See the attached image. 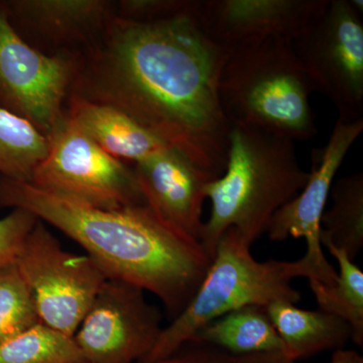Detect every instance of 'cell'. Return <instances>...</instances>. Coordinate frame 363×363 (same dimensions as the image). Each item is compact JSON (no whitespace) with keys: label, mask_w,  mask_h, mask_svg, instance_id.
Returning a JSON list of instances; mask_svg holds the SVG:
<instances>
[{"label":"cell","mask_w":363,"mask_h":363,"mask_svg":"<svg viewBox=\"0 0 363 363\" xmlns=\"http://www.w3.org/2000/svg\"><path fill=\"white\" fill-rule=\"evenodd\" d=\"M16 33L48 57L80 59L116 18V0H0Z\"/></svg>","instance_id":"7c38bea8"},{"label":"cell","mask_w":363,"mask_h":363,"mask_svg":"<svg viewBox=\"0 0 363 363\" xmlns=\"http://www.w3.org/2000/svg\"><path fill=\"white\" fill-rule=\"evenodd\" d=\"M157 363H298L283 351L236 354L229 351L208 345L188 342L173 355Z\"/></svg>","instance_id":"603a6c76"},{"label":"cell","mask_w":363,"mask_h":363,"mask_svg":"<svg viewBox=\"0 0 363 363\" xmlns=\"http://www.w3.org/2000/svg\"><path fill=\"white\" fill-rule=\"evenodd\" d=\"M189 342L208 344L236 354L284 352L278 332L262 306H247L216 318L196 332Z\"/></svg>","instance_id":"e0dca14e"},{"label":"cell","mask_w":363,"mask_h":363,"mask_svg":"<svg viewBox=\"0 0 363 363\" xmlns=\"http://www.w3.org/2000/svg\"><path fill=\"white\" fill-rule=\"evenodd\" d=\"M362 14V0H328L292 40L315 91L345 123L363 119Z\"/></svg>","instance_id":"52a82bcc"},{"label":"cell","mask_w":363,"mask_h":363,"mask_svg":"<svg viewBox=\"0 0 363 363\" xmlns=\"http://www.w3.org/2000/svg\"><path fill=\"white\" fill-rule=\"evenodd\" d=\"M328 0H199L203 30L225 50L269 39L293 40Z\"/></svg>","instance_id":"5bb4252c"},{"label":"cell","mask_w":363,"mask_h":363,"mask_svg":"<svg viewBox=\"0 0 363 363\" xmlns=\"http://www.w3.org/2000/svg\"><path fill=\"white\" fill-rule=\"evenodd\" d=\"M39 219L23 209H13L0 219V267L16 262L26 236Z\"/></svg>","instance_id":"d4e9b609"},{"label":"cell","mask_w":363,"mask_h":363,"mask_svg":"<svg viewBox=\"0 0 363 363\" xmlns=\"http://www.w3.org/2000/svg\"><path fill=\"white\" fill-rule=\"evenodd\" d=\"M131 167L145 203L157 218L181 235L201 243L205 191L213 179L169 147Z\"/></svg>","instance_id":"4fadbf2b"},{"label":"cell","mask_w":363,"mask_h":363,"mask_svg":"<svg viewBox=\"0 0 363 363\" xmlns=\"http://www.w3.org/2000/svg\"><path fill=\"white\" fill-rule=\"evenodd\" d=\"M0 363H87L73 337L40 323L0 344Z\"/></svg>","instance_id":"44dd1931"},{"label":"cell","mask_w":363,"mask_h":363,"mask_svg":"<svg viewBox=\"0 0 363 363\" xmlns=\"http://www.w3.org/2000/svg\"><path fill=\"white\" fill-rule=\"evenodd\" d=\"M47 150V136L23 117L0 107V176L30 183Z\"/></svg>","instance_id":"ffe728a7"},{"label":"cell","mask_w":363,"mask_h":363,"mask_svg":"<svg viewBox=\"0 0 363 363\" xmlns=\"http://www.w3.org/2000/svg\"><path fill=\"white\" fill-rule=\"evenodd\" d=\"M78 61L45 56L26 44L0 1V107L49 135L65 114Z\"/></svg>","instance_id":"9c48e42d"},{"label":"cell","mask_w":363,"mask_h":363,"mask_svg":"<svg viewBox=\"0 0 363 363\" xmlns=\"http://www.w3.org/2000/svg\"><path fill=\"white\" fill-rule=\"evenodd\" d=\"M47 138L30 182L35 187L99 209L147 205L131 164L104 152L66 112Z\"/></svg>","instance_id":"8992f818"},{"label":"cell","mask_w":363,"mask_h":363,"mask_svg":"<svg viewBox=\"0 0 363 363\" xmlns=\"http://www.w3.org/2000/svg\"><path fill=\"white\" fill-rule=\"evenodd\" d=\"M266 309L284 352L296 362L324 351L344 350L352 340L350 324L322 310L300 309L288 302L272 303Z\"/></svg>","instance_id":"2e32d148"},{"label":"cell","mask_w":363,"mask_h":363,"mask_svg":"<svg viewBox=\"0 0 363 363\" xmlns=\"http://www.w3.org/2000/svg\"><path fill=\"white\" fill-rule=\"evenodd\" d=\"M330 363H363V357L357 350H339L334 351Z\"/></svg>","instance_id":"484cf974"},{"label":"cell","mask_w":363,"mask_h":363,"mask_svg":"<svg viewBox=\"0 0 363 363\" xmlns=\"http://www.w3.org/2000/svg\"><path fill=\"white\" fill-rule=\"evenodd\" d=\"M40 323L35 298L16 262L0 267V344Z\"/></svg>","instance_id":"7402d4cb"},{"label":"cell","mask_w":363,"mask_h":363,"mask_svg":"<svg viewBox=\"0 0 363 363\" xmlns=\"http://www.w3.org/2000/svg\"><path fill=\"white\" fill-rule=\"evenodd\" d=\"M16 264L32 291L40 323L70 337L108 279L88 255L64 250L40 219Z\"/></svg>","instance_id":"ba28073f"},{"label":"cell","mask_w":363,"mask_h":363,"mask_svg":"<svg viewBox=\"0 0 363 363\" xmlns=\"http://www.w3.org/2000/svg\"><path fill=\"white\" fill-rule=\"evenodd\" d=\"M306 274L300 260L259 262L233 228L227 229L217 242L206 276L190 304L162 329L156 345L140 363H157L188 343L204 325L247 306L276 302L297 304L300 292L294 279Z\"/></svg>","instance_id":"5b68a950"},{"label":"cell","mask_w":363,"mask_h":363,"mask_svg":"<svg viewBox=\"0 0 363 363\" xmlns=\"http://www.w3.org/2000/svg\"><path fill=\"white\" fill-rule=\"evenodd\" d=\"M329 197L332 204L322 215L320 242L343 250L354 262L363 248V174L339 179Z\"/></svg>","instance_id":"ac0fdd59"},{"label":"cell","mask_w":363,"mask_h":363,"mask_svg":"<svg viewBox=\"0 0 363 363\" xmlns=\"http://www.w3.org/2000/svg\"><path fill=\"white\" fill-rule=\"evenodd\" d=\"M226 55L203 30L198 6L157 23L116 18L79 59L69 95L123 111L215 180L228 152L218 94Z\"/></svg>","instance_id":"6da1fadb"},{"label":"cell","mask_w":363,"mask_h":363,"mask_svg":"<svg viewBox=\"0 0 363 363\" xmlns=\"http://www.w3.org/2000/svg\"><path fill=\"white\" fill-rule=\"evenodd\" d=\"M308 179L294 140L250 126L230 125L225 171L205 191L211 202L201 238L208 257L213 259L219 238L229 228L252 247Z\"/></svg>","instance_id":"3957f363"},{"label":"cell","mask_w":363,"mask_h":363,"mask_svg":"<svg viewBox=\"0 0 363 363\" xmlns=\"http://www.w3.org/2000/svg\"><path fill=\"white\" fill-rule=\"evenodd\" d=\"M363 130V119L345 123L337 119L328 143L323 149L314 150L309 179L300 193L284 205L272 217L267 230L274 242L288 238H305L307 252L300 260L306 278L330 286L337 272L325 257L320 242L321 218L334 178L355 140Z\"/></svg>","instance_id":"8fae6325"},{"label":"cell","mask_w":363,"mask_h":363,"mask_svg":"<svg viewBox=\"0 0 363 363\" xmlns=\"http://www.w3.org/2000/svg\"><path fill=\"white\" fill-rule=\"evenodd\" d=\"M199 0H116V18L133 23H157L194 11Z\"/></svg>","instance_id":"cb8c5ba5"},{"label":"cell","mask_w":363,"mask_h":363,"mask_svg":"<svg viewBox=\"0 0 363 363\" xmlns=\"http://www.w3.org/2000/svg\"><path fill=\"white\" fill-rule=\"evenodd\" d=\"M314 84L292 40L269 38L227 50L218 94L229 126H250L294 142L317 135Z\"/></svg>","instance_id":"277c9868"},{"label":"cell","mask_w":363,"mask_h":363,"mask_svg":"<svg viewBox=\"0 0 363 363\" xmlns=\"http://www.w3.org/2000/svg\"><path fill=\"white\" fill-rule=\"evenodd\" d=\"M145 291L107 279L73 338L87 363H140L162 331V315Z\"/></svg>","instance_id":"30bf717a"},{"label":"cell","mask_w":363,"mask_h":363,"mask_svg":"<svg viewBox=\"0 0 363 363\" xmlns=\"http://www.w3.org/2000/svg\"><path fill=\"white\" fill-rule=\"evenodd\" d=\"M66 114L104 152L133 164L168 147L131 117L108 105L69 95Z\"/></svg>","instance_id":"9a60e30c"},{"label":"cell","mask_w":363,"mask_h":363,"mask_svg":"<svg viewBox=\"0 0 363 363\" xmlns=\"http://www.w3.org/2000/svg\"><path fill=\"white\" fill-rule=\"evenodd\" d=\"M338 264L337 278L330 286L309 281L319 310L347 322L352 342L363 345V272L343 250L327 247Z\"/></svg>","instance_id":"d6986e66"},{"label":"cell","mask_w":363,"mask_h":363,"mask_svg":"<svg viewBox=\"0 0 363 363\" xmlns=\"http://www.w3.org/2000/svg\"><path fill=\"white\" fill-rule=\"evenodd\" d=\"M0 207L26 210L59 229L107 279L159 298L171 321L190 304L211 264L201 243L169 228L147 205L99 209L0 176Z\"/></svg>","instance_id":"7a4b0ae2"}]
</instances>
